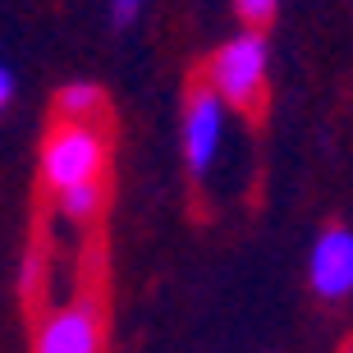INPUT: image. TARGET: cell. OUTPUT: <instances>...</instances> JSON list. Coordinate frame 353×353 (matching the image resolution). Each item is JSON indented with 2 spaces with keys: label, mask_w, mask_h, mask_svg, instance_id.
I'll list each match as a JSON object with an SVG mask.
<instances>
[{
  "label": "cell",
  "mask_w": 353,
  "mask_h": 353,
  "mask_svg": "<svg viewBox=\"0 0 353 353\" xmlns=\"http://www.w3.org/2000/svg\"><path fill=\"white\" fill-rule=\"evenodd\" d=\"M14 101V79H10V69H0V110Z\"/></svg>",
  "instance_id": "obj_10"
},
{
  "label": "cell",
  "mask_w": 353,
  "mask_h": 353,
  "mask_svg": "<svg viewBox=\"0 0 353 353\" xmlns=\"http://www.w3.org/2000/svg\"><path fill=\"white\" fill-rule=\"evenodd\" d=\"M138 5H143V0H110V10H115V23H133Z\"/></svg>",
  "instance_id": "obj_9"
},
{
  "label": "cell",
  "mask_w": 353,
  "mask_h": 353,
  "mask_svg": "<svg viewBox=\"0 0 353 353\" xmlns=\"http://www.w3.org/2000/svg\"><path fill=\"white\" fill-rule=\"evenodd\" d=\"M101 307L97 303H74V307H60V312L37 330V353H101Z\"/></svg>",
  "instance_id": "obj_3"
},
{
  "label": "cell",
  "mask_w": 353,
  "mask_h": 353,
  "mask_svg": "<svg viewBox=\"0 0 353 353\" xmlns=\"http://www.w3.org/2000/svg\"><path fill=\"white\" fill-rule=\"evenodd\" d=\"M340 353H353V335H349V340H344V349Z\"/></svg>",
  "instance_id": "obj_11"
},
{
  "label": "cell",
  "mask_w": 353,
  "mask_h": 353,
  "mask_svg": "<svg viewBox=\"0 0 353 353\" xmlns=\"http://www.w3.org/2000/svg\"><path fill=\"white\" fill-rule=\"evenodd\" d=\"M275 10H280V0H234V14L248 23V32H262L275 19Z\"/></svg>",
  "instance_id": "obj_8"
},
{
  "label": "cell",
  "mask_w": 353,
  "mask_h": 353,
  "mask_svg": "<svg viewBox=\"0 0 353 353\" xmlns=\"http://www.w3.org/2000/svg\"><path fill=\"white\" fill-rule=\"evenodd\" d=\"M101 202H105L101 179L74 183V188H65V193H60V211H65V216H74V221H83V225H92L97 216H101Z\"/></svg>",
  "instance_id": "obj_7"
},
{
  "label": "cell",
  "mask_w": 353,
  "mask_h": 353,
  "mask_svg": "<svg viewBox=\"0 0 353 353\" xmlns=\"http://www.w3.org/2000/svg\"><path fill=\"white\" fill-rule=\"evenodd\" d=\"M101 110H105V97L97 88H88V83H74V88H65L60 97H55L60 124H97Z\"/></svg>",
  "instance_id": "obj_6"
},
{
  "label": "cell",
  "mask_w": 353,
  "mask_h": 353,
  "mask_svg": "<svg viewBox=\"0 0 353 353\" xmlns=\"http://www.w3.org/2000/svg\"><path fill=\"white\" fill-rule=\"evenodd\" d=\"M312 289L321 299H344L353 289V234L349 230H326L312 248Z\"/></svg>",
  "instance_id": "obj_5"
},
{
  "label": "cell",
  "mask_w": 353,
  "mask_h": 353,
  "mask_svg": "<svg viewBox=\"0 0 353 353\" xmlns=\"http://www.w3.org/2000/svg\"><path fill=\"white\" fill-rule=\"evenodd\" d=\"M207 88L221 105H234L239 115L262 119L266 115V41L262 32L225 41L207 60Z\"/></svg>",
  "instance_id": "obj_1"
},
{
  "label": "cell",
  "mask_w": 353,
  "mask_h": 353,
  "mask_svg": "<svg viewBox=\"0 0 353 353\" xmlns=\"http://www.w3.org/2000/svg\"><path fill=\"white\" fill-rule=\"evenodd\" d=\"M101 170H105V138L92 124H60L41 147V174L55 193L101 179Z\"/></svg>",
  "instance_id": "obj_2"
},
{
  "label": "cell",
  "mask_w": 353,
  "mask_h": 353,
  "mask_svg": "<svg viewBox=\"0 0 353 353\" xmlns=\"http://www.w3.org/2000/svg\"><path fill=\"white\" fill-rule=\"evenodd\" d=\"M221 147V101L207 83H197L188 92V110H183V152H188V170L207 174Z\"/></svg>",
  "instance_id": "obj_4"
}]
</instances>
